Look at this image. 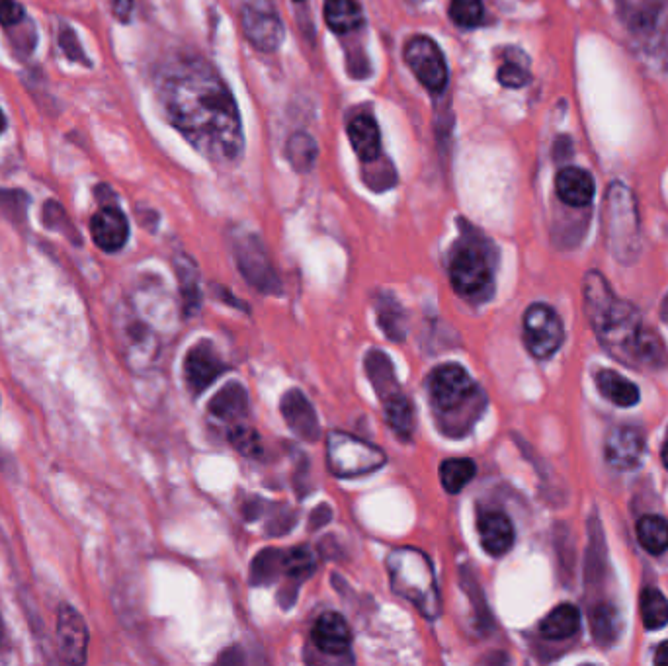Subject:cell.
<instances>
[{
	"label": "cell",
	"mask_w": 668,
	"mask_h": 666,
	"mask_svg": "<svg viewBox=\"0 0 668 666\" xmlns=\"http://www.w3.org/2000/svg\"><path fill=\"white\" fill-rule=\"evenodd\" d=\"M159 98L168 122L206 159L231 165L245 149L237 102L204 59L188 57L167 65L159 75Z\"/></svg>",
	"instance_id": "6da1fadb"
},
{
	"label": "cell",
	"mask_w": 668,
	"mask_h": 666,
	"mask_svg": "<svg viewBox=\"0 0 668 666\" xmlns=\"http://www.w3.org/2000/svg\"><path fill=\"white\" fill-rule=\"evenodd\" d=\"M586 315L606 350L627 366H663L665 346L659 334L643 327L639 311L618 299L600 272L585 278Z\"/></svg>",
	"instance_id": "7a4b0ae2"
},
{
	"label": "cell",
	"mask_w": 668,
	"mask_h": 666,
	"mask_svg": "<svg viewBox=\"0 0 668 666\" xmlns=\"http://www.w3.org/2000/svg\"><path fill=\"white\" fill-rule=\"evenodd\" d=\"M428 391L434 413L446 434H467L485 407L477 383L460 364L436 368L428 377Z\"/></svg>",
	"instance_id": "3957f363"
},
{
	"label": "cell",
	"mask_w": 668,
	"mask_h": 666,
	"mask_svg": "<svg viewBox=\"0 0 668 666\" xmlns=\"http://www.w3.org/2000/svg\"><path fill=\"white\" fill-rule=\"evenodd\" d=\"M393 590L413 602L422 616H440V594L430 559L413 547L395 549L387 559Z\"/></svg>",
	"instance_id": "277c9868"
},
{
	"label": "cell",
	"mask_w": 668,
	"mask_h": 666,
	"mask_svg": "<svg viewBox=\"0 0 668 666\" xmlns=\"http://www.w3.org/2000/svg\"><path fill=\"white\" fill-rule=\"evenodd\" d=\"M606 235L612 252L624 262L639 249V217L635 200L624 184H612L606 196Z\"/></svg>",
	"instance_id": "5b68a950"
},
{
	"label": "cell",
	"mask_w": 668,
	"mask_h": 666,
	"mask_svg": "<svg viewBox=\"0 0 668 666\" xmlns=\"http://www.w3.org/2000/svg\"><path fill=\"white\" fill-rule=\"evenodd\" d=\"M450 280L454 290L471 301L487 297L493 288V268L485 250L469 241L460 243L450 258Z\"/></svg>",
	"instance_id": "8992f818"
},
{
	"label": "cell",
	"mask_w": 668,
	"mask_h": 666,
	"mask_svg": "<svg viewBox=\"0 0 668 666\" xmlns=\"http://www.w3.org/2000/svg\"><path fill=\"white\" fill-rule=\"evenodd\" d=\"M327 459L329 467L336 477L350 479L372 473L385 465V454L376 446L344 434L331 432L327 438Z\"/></svg>",
	"instance_id": "52a82bcc"
},
{
	"label": "cell",
	"mask_w": 668,
	"mask_h": 666,
	"mask_svg": "<svg viewBox=\"0 0 668 666\" xmlns=\"http://www.w3.org/2000/svg\"><path fill=\"white\" fill-rule=\"evenodd\" d=\"M243 34L264 53H274L286 40V28L274 0H249L241 10Z\"/></svg>",
	"instance_id": "ba28073f"
},
{
	"label": "cell",
	"mask_w": 668,
	"mask_h": 666,
	"mask_svg": "<svg viewBox=\"0 0 668 666\" xmlns=\"http://www.w3.org/2000/svg\"><path fill=\"white\" fill-rule=\"evenodd\" d=\"M563 323L545 303H534L524 313V342L538 360L551 358L563 344Z\"/></svg>",
	"instance_id": "9c48e42d"
},
{
	"label": "cell",
	"mask_w": 668,
	"mask_h": 666,
	"mask_svg": "<svg viewBox=\"0 0 668 666\" xmlns=\"http://www.w3.org/2000/svg\"><path fill=\"white\" fill-rule=\"evenodd\" d=\"M405 61L426 90L440 94L448 86V65L438 43L426 36H415L405 47Z\"/></svg>",
	"instance_id": "30bf717a"
},
{
	"label": "cell",
	"mask_w": 668,
	"mask_h": 666,
	"mask_svg": "<svg viewBox=\"0 0 668 666\" xmlns=\"http://www.w3.org/2000/svg\"><path fill=\"white\" fill-rule=\"evenodd\" d=\"M88 627L83 616L71 606L63 604L57 612V645L59 657L65 665H84L88 651Z\"/></svg>",
	"instance_id": "8fae6325"
},
{
	"label": "cell",
	"mask_w": 668,
	"mask_h": 666,
	"mask_svg": "<svg viewBox=\"0 0 668 666\" xmlns=\"http://www.w3.org/2000/svg\"><path fill=\"white\" fill-rule=\"evenodd\" d=\"M235 254L239 260V268L252 286L264 290V293L278 290V280L268 260V254L254 235H239L235 241Z\"/></svg>",
	"instance_id": "7c38bea8"
},
{
	"label": "cell",
	"mask_w": 668,
	"mask_h": 666,
	"mask_svg": "<svg viewBox=\"0 0 668 666\" xmlns=\"http://www.w3.org/2000/svg\"><path fill=\"white\" fill-rule=\"evenodd\" d=\"M227 370L225 362L219 358L217 350L208 340L196 344L184 362V377L194 395H200L208 389L219 375Z\"/></svg>",
	"instance_id": "4fadbf2b"
},
{
	"label": "cell",
	"mask_w": 668,
	"mask_h": 666,
	"mask_svg": "<svg viewBox=\"0 0 668 666\" xmlns=\"http://www.w3.org/2000/svg\"><path fill=\"white\" fill-rule=\"evenodd\" d=\"M92 241L104 252H118L126 247L129 223L124 211L116 206H104L90 219Z\"/></svg>",
	"instance_id": "5bb4252c"
},
{
	"label": "cell",
	"mask_w": 668,
	"mask_h": 666,
	"mask_svg": "<svg viewBox=\"0 0 668 666\" xmlns=\"http://www.w3.org/2000/svg\"><path fill=\"white\" fill-rule=\"evenodd\" d=\"M606 461L616 469H633L645 454V436L635 426H620L606 440Z\"/></svg>",
	"instance_id": "9a60e30c"
},
{
	"label": "cell",
	"mask_w": 668,
	"mask_h": 666,
	"mask_svg": "<svg viewBox=\"0 0 668 666\" xmlns=\"http://www.w3.org/2000/svg\"><path fill=\"white\" fill-rule=\"evenodd\" d=\"M477 532L483 549L493 557H501L514 545V526L510 518L499 510L479 512Z\"/></svg>",
	"instance_id": "2e32d148"
},
{
	"label": "cell",
	"mask_w": 668,
	"mask_h": 666,
	"mask_svg": "<svg viewBox=\"0 0 668 666\" xmlns=\"http://www.w3.org/2000/svg\"><path fill=\"white\" fill-rule=\"evenodd\" d=\"M555 190L563 204L571 208H586L596 192L594 178L583 168H561L555 178Z\"/></svg>",
	"instance_id": "e0dca14e"
},
{
	"label": "cell",
	"mask_w": 668,
	"mask_h": 666,
	"mask_svg": "<svg viewBox=\"0 0 668 666\" xmlns=\"http://www.w3.org/2000/svg\"><path fill=\"white\" fill-rule=\"evenodd\" d=\"M313 643L327 655H342L350 649L352 633L340 614L327 612L313 625Z\"/></svg>",
	"instance_id": "ac0fdd59"
},
{
	"label": "cell",
	"mask_w": 668,
	"mask_h": 666,
	"mask_svg": "<svg viewBox=\"0 0 668 666\" xmlns=\"http://www.w3.org/2000/svg\"><path fill=\"white\" fill-rule=\"evenodd\" d=\"M282 413H284L288 426L299 438L311 440V442L317 440L321 426H319V420H317V415H315L311 403L307 401V397L301 391L292 389L290 393L284 395Z\"/></svg>",
	"instance_id": "d6986e66"
},
{
	"label": "cell",
	"mask_w": 668,
	"mask_h": 666,
	"mask_svg": "<svg viewBox=\"0 0 668 666\" xmlns=\"http://www.w3.org/2000/svg\"><path fill=\"white\" fill-rule=\"evenodd\" d=\"M348 137L354 153L364 163H376L381 155V135L377 122L370 114H360L348 124Z\"/></svg>",
	"instance_id": "ffe728a7"
},
{
	"label": "cell",
	"mask_w": 668,
	"mask_h": 666,
	"mask_svg": "<svg viewBox=\"0 0 668 666\" xmlns=\"http://www.w3.org/2000/svg\"><path fill=\"white\" fill-rule=\"evenodd\" d=\"M323 14L334 34H350L364 26V10L358 0H325Z\"/></svg>",
	"instance_id": "44dd1931"
},
{
	"label": "cell",
	"mask_w": 668,
	"mask_h": 666,
	"mask_svg": "<svg viewBox=\"0 0 668 666\" xmlns=\"http://www.w3.org/2000/svg\"><path fill=\"white\" fill-rule=\"evenodd\" d=\"M596 387L604 399L618 407H635L639 403V389L624 377L612 370H602L596 374Z\"/></svg>",
	"instance_id": "7402d4cb"
},
{
	"label": "cell",
	"mask_w": 668,
	"mask_h": 666,
	"mask_svg": "<svg viewBox=\"0 0 668 666\" xmlns=\"http://www.w3.org/2000/svg\"><path fill=\"white\" fill-rule=\"evenodd\" d=\"M579 625H581L579 610L571 604H561L545 616V620L540 624V633L545 639L559 641L573 637L579 631Z\"/></svg>",
	"instance_id": "603a6c76"
},
{
	"label": "cell",
	"mask_w": 668,
	"mask_h": 666,
	"mask_svg": "<svg viewBox=\"0 0 668 666\" xmlns=\"http://www.w3.org/2000/svg\"><path fill=\"white\" fill-rule=\"evenodd\" d=\"M247 409H249V397L245 387L239 383H229L209 403L211 415L219 418L245 417Z\"/></svg>",
	"instance_id": "cb8c5ba5"
},
{
	"label": "cell",
	"mask_w": 668,
	"mask_h": 666,
	"mask_svg": "<svg viewBox=\"0 0 668 666\" xmlns=\"http://www.w3.org/2000/svg\"><path fill=\"white\" fill-rule=\"evenodd\" d=\"M637 538L641 547L651 555L668 551V520L657 514H647L637 522Z\"/></svg>",
	"instance_id": "d4e9b609"
},
{
	"label": "cell",
	"mask_w": 668,
	"mask_h": 666,
	"mask_svg": "<svg viewBox=\"0 0 668 666\" xmlns=\"http://www.w3.org/2000/svg\"><path fill=\"white\" fill-rule=\"evenodd\" d=\"M383 409H385V418L389 426L393 428V432L399 438L409 440L413 434V426H415V413H413L409 399L403 395V391L385 399Z\"/></svg>",
	"instance_id": "484cf974"
},
{
	"label": "cell",
	"mask_w": 668,
	"mask_h": 666,
	"mask_svg": "<svg viewBox=\"0 0 668 666\" xmlns=\"http://www.w3.org/2000/svg\"><path fill=\"white\" fill-rule=\"evenodd\" d=\"M286 155H288L290 165L297 172H307V170L315 167V163L319 159L317 141L309 133L297 131V133H293L292 137L288 139Z\"/></svg>",
	"instance_id": "4316f807"
},
{
	"label": "cell",
	"mask_w": 668,
	"mask_h": 666,
	"mask_svg": "<svg viewBox=\"0 0 668 666\" xmlns=\"http://www.w3.org/2000/svg\"><path fill=\"white\" fill-rule=\"evenodd\" d=\"M475 473H477V465H475L473 459H446L440 467L442 485L452 495H456V493H460L461 489H465L467 483L475 477Z\"/></svg>",
	"instance_id": "83f0119b"
},
{
	"label": "cell",
	"mask_w": 668,
	"mask_h": 666,
	"mask_svg": "<svg viewBox=\"0 0 668 666\" xmlns=\"http://www.w3.org/2000/svg\"><path fill=\"white\" fill-rule=\"evenodd\" d=\"M641 618L647 629H663L668 624L667 596L659 588H645L641 592Z\"/></svg>",
	"instance_id": "f1b7e54d"
},
{
	"label": "cell",
	"mask_w": 668,
	"mask_h": 666,
	"mask_svg": "<svg viewBox=\"0 0 668 666\" xmlns=\"http://www.w3.org/2000/svg\"><path fill=\"white\" fill-rule=\"evenodd\" d=\"M483 0H452L450 18L460 28H475L483 22Z\"/></svg>",
	"instance_id": "f546056e"
},
{
	"label": "cell",
	"mask_w": 668,
	"mask_h": 666,
	"mask_svg": "<svg viewBox=\"0 0 668 666\" xmlns=\"http://www.w3.org/2000/svg\"><path fill=\"white\" fill-rule=\"evenodd\" d=\"M176 272L180 278V288H182V295L186 299L188 307H198V299H200V290H198V270L194 266V262L186 256H182L176 262Z\"/></svg>",
	"instance_id": "4dcf8cb0"
},
{
	"label": "cell",
	"mask_w": 668,
	"mask_h": 666,
	"mask_svg": "<svg viewBox=\"0 0 668 666\" xmlns=\"http://www.w3.org/2000/svg\"><path fill=\"white\" fill-rule=\"evenodd\" d=\"M530 79L532 77H530L528 67L522 65V63H516L512 59H508L499 69V81L506 88H522V86L530 83Z\"/></svg>",
	"instance_id": "1f68e13d"
},
{
	"label": "cell",
	"mask_w": 668,
	"mask_h": 666,
	"mask_svg": "<svg viewBox=\"0 0 668 666\" xmlns=\"http://www.w3.org/2000/svg\"><path fill=\"white\" fill-rule=\"evenodd\" d=\"M59 45L61 49L65 51V55L75 61V63H84L86 67L90 65V61L86 59L83 49H81V43L77 40V34L69 28V26H63V30L59 32Z\"/></svg>",
	"instance_id": "d6a6232c"
},
{
	"label": "cell",
	"mask_w": 668,
	"mask_h": 666,
	"mask_svg": "<svg viewBox=\"0 0 668 666\" xmlns=\"http://www.w3.org/2000/svg\"><path fill=\"white\" fill-rule=\"evenodd\" d=\"M231 444L239 450V452H243V454H247V456H254L256 452H258V434L254 432V430H251V428H245V426H239V428H233V432H231Z\"/></svg>",
	"instance_id": "836d02e7"
},
{
	"label": "cell",
	"mask_w": 668,
	"mask_h": 666,
	"mask_svg": "<svg viewBox=\"0 0 668 666\" xmlns=\"http://www.w3.org/2000/svg\"><path fill=\"white\" fill-rule=\"evenodd\" d=\"M26 20V10L18 0H0V26L12 28Z\"/></svg>",
	"instance_id": "e575fe53"
},
{
	"label": "cell",
	"mask_w": 668,
	"mask_h": 666,
	"mask_svg": "<svg viewBox=\"0 0 668 666\" xmlns=\"http://www.w3.org/2000/svg\"><path fill=\"white\" fill-rule=\"evenodd\" d=\"M616 625H618V616L610 606L608 608H598L594 612V631H596L598 637L616 635Z\"/></svg>",
	"instance_id": "d590c367"
},
{
	"label": "cell",
	"mask_w": 668,
	"mask_h": 666,
	"mask_svg": "<svg viewBox=\"0 0 668 666\" xmlns=\"http://www.w3.org/2000/svg\"><path fill=\"white\" fill-rule=\"evenodd\" d=\"M133 12V0H114V14L120 22H127Z\"/></svg>",
	"instance_id": "8d00e7d4"
},
{
	"label": "cell",
	"mask_w": 668,
	"mask_h": 666,
	"mask_svg": "<svg viewBox=\"0 0 668 666\" xmlns=\"http://www.w3.org/2000/svg\"><path fill=\"white\" fill-rule=\"evenodd\" d=\"M655 663L659 666H668V641L661 643L655 653Z\"/></svg>",
	"instance_id": "74e56055"
},
{
	"label": "cell",
	"mask_w": 668,
	"mask_h": 666,
	"mask_svg": "<svg viewBox=\"0 0 668 666\" xmlns=\"http://www.w3.org/2000/svg\"><path fill=\"white\" fill-rule=\"evenodd\" d=\"M661 458H663V463H665V467L668 469V442L663 446V452H661Z\"/></svg>",
	"instance_id": "f35d334b"
},
{
	"label": "cell",
	"mask_w": 668,
	"mask_h": 666,
	"mask_svg": "<svg viewBox=\"0 0 668 666\" xmlns=\"http://www.w3.org/2000/svg\"><path fill=\"white\" fill-rule=\"evenodd\" d=\"M661 315H663V319L667 321L668 323V295L667 299H665V303H663V309H661Z\"/></svg>",
	"instance_id": "ab89813d"
},
{
	"label": "cell",
	"mask_w": 668,
	"mask_h": 666,
	"mask_svg": "<svg viewBox=\"0 0 668 666\" xmlns=\"http://www.w3.org/2000/svg\"><path fill=\"white\" fill-rule=\"evenodd\" d=\"M4 129H6V116H4V112L0 110V133H4Z\"/></svg>",
	"instance_id": "60d3db41"
},
{
	"label": "cell",
	"mask_w": 668,
	"mask_h": 666,
	"mask_svg": "<svg viewBox=\"0 0 668 666\" xmlns=\"http://www.w3.org/2000/svg\"><path fill=\"white\" fill-rule=\"evenodd\" d=\"M2 637H4V627H2V620H0V643H2Z\"/></svg>",
	"instance_id": "b9f144b4"
},
{
	"label": "cell",
	"mask_w": 668,
	"mask_h": 666,
	"mask_svg": "<svg viewBox=\"0 0 668 666\" xmlns=\"http://www.w3.org/2000/svg\"><path fill=\"white\" fill-rule=\"evenodd\" d=\"M409 2H420V0H409Z\"/></svg>",
	"instance_id": "7bdbcfd3"
}]
</instances>
